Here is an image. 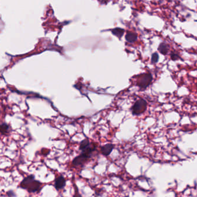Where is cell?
Listing matches in <instances>:
<instances>
[{
	"label": "cell",
	"instance_id": "1",
	"mask_svg": "<svg viewBox=\"0 0 197 197\" xmlns=\"http://www.w3.org/2000/svg\"><path fill=\"white\" fill-rule=\"evenodd\" d=\"M42 183L35 180V176L33 175H30L25 177L20 183V186L23 189L27 190L28 193H35L40 190Z\"/></svg>",
	"mask_w": 197,
	"mask_h": 197
},
{
	"label": "cell",
	"instance_id": "12",
	"mask_svg": "<svg viewBox=\"0 0 197 197\" xmlns=\"http://www.w3.org/2000/svg\"><path fill=\"white\" fill-rule=\"evenodd\" d=\"M159 60V55L157 53H154L152 56V63H157Z\"/></svg>",
	"mask_w": 197,
	"mask_h": 197
},
{
	"label": "cell",
	"instance_id": "8",
	"mask_svg": "<svg viewBox=\"0 0 197 197\" xmlns=\"http://www.w3.org/2000/svg\"><path fill=\"white\" fill-rule=\"evenodd\" d=\"M158 51L160 52L163 55H166L169 50V47L164 42L161 43L158 46Z\"/></svg>",
	"mask_w": 197,
	"mask_h": 197
},
{
	"label": "cell",
	"instance_id": "3",
	"mask_svg": "<svg viewBox=\"0 0 197 197\" xmlns=\"http://www.w3.org/2000/svg\"><path fill=\"white\" fill-rule=\"evenodd\" d=\"M147 102L143 98H140L135 101L131 108V111L133 115L139 116L143 113L147 109Z\"/></svg>",
	"mask_w": 197,
	"mask_h": 197
},
{
	"label": "cell",
	"instance_id": "4",
	"mask_svg": "<svg viewBox=\"0 0 197 197\" xmlns=\"http://www.w3.org/2000/svg\"><path fill=\"white\" fill-rule=\"evenodd\" d=\"M92 156V153L87 152H82V153L77 157L75 158L72 161V165L75 167H78L83 165Z\"/></svg>",
	"mask_w": 197,
	"mask_h": 197
},
{
	"label": "cell",
	"instance_id": "5",
	"mask_svg": "<svg viewBox=\"0 0 197 197\" xmlns=\"http://www.w3.org/2000/svg\"><path fill=\"white\" fill-rule=\"evenodd\" d=\"M114 149V145L112 143H107L101 148V153L105 156H108Z\"/></svg>",
	"mask_w": 197,
	"mask_h": 197
},
{
	"label": "cell",
	"instance_id": "10",
	"mask_svg": "<svg viewBox=\"0 0 197 197\" xmlns=\"http://www.w3.org/2000/svg\"><path fill=\"white\" fill-rule=\"evenodd\" d=\"M112 34L120 38L124 33V30L121 28H116L112 30Z\"/></svg>",
	"mask_w": 197,
	"mask_h": 197
},
{
	"label": "cell",
	"instance_id": "6",
	"mask_svg": "<svg viewBox=\"0 0 197 197\" xmlns=\"http://www.w3.org/2000/svg\"><path fill=\"white\" fill-rule=\"evenodd\" d=\"M66 184V180L63 176L60 175L55 180V187L57 190L62 189Z\"/></svg>",
	"mask_w": 197,
	"mask_h": 197
},
{
	"label": "cell",
	"instance_id": "11",
	"mask_svg": "<svg viewBox=\"0 0 197 197\" xmlns=\"http://www.w3.org/2000/svg\"><path fill=\"white\" fill-rule=\"evenodd\" d=\"M9 129V127L6 123H3L1 124V133L2 135H5L8 133Z\"/></svg>",
	"mask_w": 197,
	"mask_h": 197
},
{
	"label": "cell",
	"instance_id": "13",
	"mask_svg": "<svg viewBox=\"0 0 197 197\" xmlns=\"http://www.w3.org/2000/svg\"><path fill=\"white\" fill-rule=\"evenodd\" d=\"M171 58L173 61H176V60L179 59L180 58V57H179V55L176 53L172 52L171 54Z\"/></svg>",
	"mask_w": 197,
	"mask_h": 197
},
{
	"label": "cell",
	"instance_id": "7",
	"mask_svg": "<svg viewBox=\"0 0 197 197\" xmlns=\"http://www.w3.org/2000/svg\"><path fill=\"white\" fill-rule=\"evenodd\" d=\"M138 38L137 34L133 32H128L125 35V40L129 43H134Z\"/></svg>",
	"mask_w": 197,
	"mask_h": 197
},
{
	"label": "cell",
	"instance_id": "2",
	"mask_svg": "<svg viewBox=\"0 0 197 197\" xmlns=\"http://www.w3.org/2000/svg\"><path fill=\"white\" fill-rule=\"evenodd\" d=\"M153 80V76L150 73H145L141 74L138 77L137 84L140 90L144 91L152 83Z\"/></svg>",
	"mask_w": 197,
	"mask_h": 197
},
{
	"label": "cell",
	"instance_id": "9",
	"mask_svg": "<svg viewBox=\"0 0 197 197\" xmlns=\"http://www.w3.org/2000/svg\"><path fill=\"white\" fill-rule=\"evenodd\" d=\"M90 145H91V143H90L89 140L87 139H85L81 140V142L80 143L79 150L83 151L84 149H86V148H87Z\"/></svg>",
	"mask_w": 197,
	"mask_h": 197
}]
</instances>
